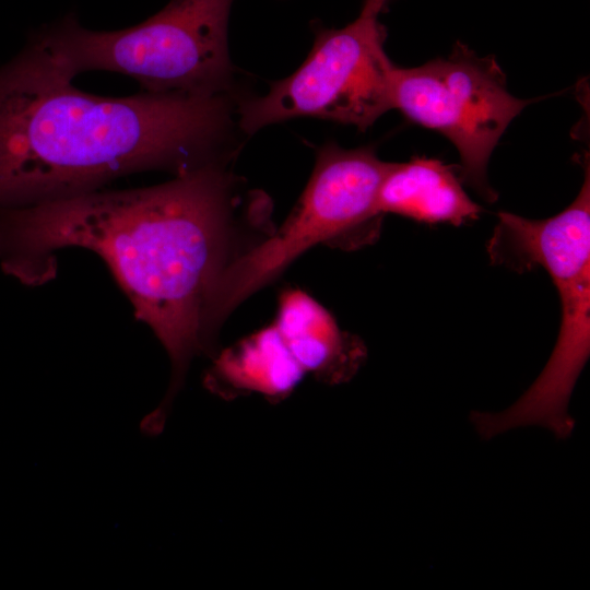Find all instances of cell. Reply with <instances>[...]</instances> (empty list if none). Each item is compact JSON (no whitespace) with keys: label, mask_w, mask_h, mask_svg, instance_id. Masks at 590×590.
Listing matches in <instances>:
<instances>
[{"label":"cell","mask_w":590,"mask_h":590,"mask_svg":"<svg viewBox=\"0 0 590 590\" xmlns=\"http://www.w3.org/2000/svg\"><path fill=\"white\" fill-rule=\"evenodd\" d=\"M377 210L422 223L456 226L477 219L482 212L451 166L424 156L390 163L378 191Z\"/></svg>","instance_id":"obj_9"},{"label":"cell","mask_w":590,"mask_h":590,"mask_svg":"<svg viewBox=\"0 0 590 590\" xmlns=\"http://www.w3.org/2000/svg\"><path fill=\"white\" fill-rule=\"evenodd\" d=\"M388 0H365L362 11L379 14Z\"/></svg>","instance_id":"obj_12"},{"label":"cell","mask_w":590,"mask_h":590,"mask_svg":"<svg viewBox=\"0 0 590 590\" xmlns=\"http://www.w3.org/2000/svg\"><path fill=\"white\" fill-rule=\"evenodd\" d=\"M231 181L209 162L167 182L95 190L0 210V269L26 285L56 274V253L84 248L98 255L172 361L166 415L191 359L212 346L208 317L227 264Z\"/></svg>","instance_id":"obj_1"},{"label":"cell","mask_w":590,"mask_h":590,"mask_svg":"<svg viewBox=\"0 0 590 590\" xmlns=\"http://www.w3.org/2000/svg\"><path fill=\"white\" fill-rule=\"evenodd\" d=\"M487 251L493 263L516 271L542 267L555 286L590 270L589 161L579 193L560 213L543 220L498 213Z\"/></svg>","instance_id":"obj_8"},{"label":"cell","mask_w":590,"mask_h":590,"mask_svg":"<svg viewBox=\"0 0 590 590\" xmlns=\"http://www.w3.org/2000/svg\"><path fill=\"white\" fill-rule=\"evenodd\" d=\"M305 374L274 324L225 350L213 368L215 378L232 391L274 400L291 393Z\"/></svg>","instance_id":"obj_11"},{"label":"cell","mask_w":590,"mask_h":590,"mask_svg":"<svg viewBox=\"0 0 590 590\" xmlns=\"http://www.w3.org/2000/svg\"><path fill=\"white\" fill-rule=\"evenodd\" d=\"M390 163L373 148L346 150L334 143L318 153L311 177L292 214L264 243L227 262L213 290L209 327L215 333L226 316L319 243L377 233V197Z\"/></svg>","instance_id":"obj_4"},{"label":"cell","mask_w":590,"mask_h":590,"mask_svg":"<svg viewBox=\"0 0 590 590\" xmlns=\"http://www.w3.org/2000/svg\"><path fill=\"white\" fill-rule=\"evenodd\" d=\"M556 288L562 318L551 357L535 381L507 410L471 413V422L485 439L528 425L546 427L557 438L565 439L575 427L568 402L590 355V271Z\"/></svg>","instance_id":"obj_7"},{"label":"cell","mask_w":590,"mask_h":590,"mask_svg":"<svg viewBox=\"0 0 590 590\" xmlns=\"http://www.w3.org/2000/svg\"><path fill=\"white\" fill-rule=\"evenodd\" d=\"M393 109L434 129L458 150L461 177L487 201L496 199L487 181L489 157L510 122L532 103L512 96L493 57H480L457 43L447 57L414 68L396 67Z\"/></svg>","instance_id":"obj_6"},{"label":"cell","mask_w":590,"mask_h":590,"mask_svg":"<svg viewBox=\"0 0 590 590\" xmlns=\"http://www.w3.org/2000/svg\"><path fill=\"white\" fill-rule=\"evenodd\" d=\"M274 327L304 371L328 381L350 379L365 358L361 341L343 333L331 314L302 291L282 295Z\"/></svg>","instance_id":"obj_10"},{"label":"cell","mask_w":590,"mask_h":590,"mask_svg":"<svg viewBox=\"0 0 590 590\" xmlns=\"http://www.w3.org/2000/svg\"><path fill=\"white\" fill-rule=\"evenodd\" d=\"M31 40L0 69V210L99 190L125 175L212 161L225 93L104 97L72 85Z\"/></svg>","instance_id":"obj_2"},{"label":"cell","mask_w":590,"mask_h":590,"mask_svg":"<svg viewBox=\"0 0 590 590\" xmlns=\"http://www.w3.org/2000/svg\"><path fill=\"white\" fill-rule=\"evenodd\" d=\"M378 15L362 11L339 30L319 33L302 66L268 93L237 109L247 133L298 117H318L366 130L393 109L396 66L385 48Z\"/></svg>","instance_id":"obj_5"},{"label":"cell","mask_w":590,"mask_h":590,"mask_svg":"<svg viewBox=\"0 0 590 590\" xmlns=\"http://www.w3.org/2000/svg\"><path fill=\"white\" fill-rule=\"evenodd\" d=\"M233 0H170L132 27L84 28L70 13L35 32L32 40L72 79L110 71L148 93L220 94L232 76L227 23Z\"/></svg>","instance_id":"obj_3"}]
</instances>
